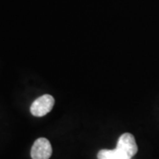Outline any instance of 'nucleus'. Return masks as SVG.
Returning a JSON list of instances; mask_svg holds the SVG:
<instances>
[{"label": "nucleus", "instance_id": "nucleus-2", "mask_svg": "<svg viewBox=\"0 0 159 159\" xmlns=\"http://www.w3.org/2000/svg\"><path fill=\"white\" fill-rule=\"evenodd\" d=\"M55 99L51 95H43L35 99L30 106V112L34 117H43L51 111L54 106Z\"/></svg>", "mask_w": 159, "mask_h": 159}, {"label": "nucleus", "instance_id": "nucleus-4", "mask_svg": "<svg viewBox=\"0 0 159 159\" xmlns=\"http://www.w3.org/2000/svg\"><path fill=\"white\" fill-rule=\"evenodd\" d=\"M98 159H118L115 149H101L97 154Z\"/></svg>", "mask_w": 159, "mask_h": 159}, {"label": "nucleus", "instance_id": "nucleus-3", "mask_svg": "<svg viewBox=\"0 0 159 159\" xmlns=\"http://www.w3.org/2000/svg\"><path fill=\"white\" fill-rule=\"evenodd\" d=\"M32 159H49L52 154L51 142L46 138H38L31 148Z\"/></svg>", "mask_w": 159, "mask_h": 159}, {"label": "nucleus", "instance_id": "nucleus-1", "mask_svg": "<svg viewBox=\"0 0 159 159\" xmlns=\"http://www.w3.org/2000/svg\"><path fill=\"white\" fill-rule=\"evenodd\" d=\"M118 159H131L138 151L136 142L134 135L125 133L119 137L117 147L115 148Z\"/></svg>", "mask_w": 159, "mask_h": 159}]
</instances>
